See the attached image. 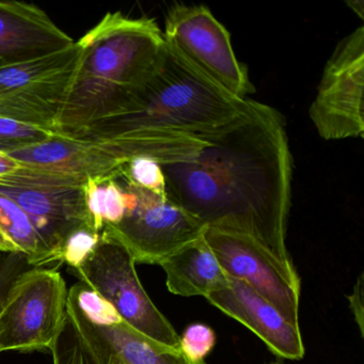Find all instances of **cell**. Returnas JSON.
<instances>
[{
	"label": "cell",
	"instance_id": "cell-1",
	"mask_svg": "<svg viewBox=\"0 0 364 364\" xmlns=\"http://www.w3.org/2000/svg\"><path fill=\"white\" fill-rule=\"evenodd\" d=\"M282 114L249 99L185 161L161 165L166 196L208 228L246 232L285 262L293 159Z\"/></svg>",
	"mask_w": 364,
	"mask_h": 364
},
{
	"label": "cell",
	"instance_id": "cell-2",
	"mask_svg": "<svg viewBox=\"0 0 364 364\" xmlns=\"http://www.w3.org/2000/svg\"><path fill=\"white\" fill-rule=\"evenodd\" d=\"M249 99L217 86L166 44L165 54L116 116L77 138H131L155 146L163 164L185 161L242 114Z\"/></svg>",
	"mask_w": 364,
	"mask_h": 364
},
{
	"label": "cell",
	"instance_id": "cell-3",
	"mask_svg": "<svg viewBox=\"0 0 364 364\" xmlns=\"http://www.w3.org/2000/svg\"><path fill=\"white\" fill-rule=\"evenodd\" d=\"M75 80L56 124V134L77 137L118 114L161 63L163 29L153 18L107 14L80 41Z\"/></svg>",
	"mask_w": 364,
	"mask_h": 364
},
{
	"label": "cell",
	"instance_id": "cell-4",
	"mask_svg": "<svg viewBox=\"0 0 364 364\" xmlns=\"http://www.w3.org/2000/svg\"><path fill=\"white\" fill-rule=\"evenodd\" d=\"M70 272L129 327L159 344L180 349V336L142 287L129 251L116 240L101 232L97 242L70 266Z\"/></svg>",
	"mask_w": 364,
	"mask_h": 364
},
{
	"label": "cell",
	"instance_id": "cell-5",
	"mask_svg": "<svg viewBox=\"0 0 364 364\" xmlns=\"http://www.w3.org/2000/svg\"><path fill=\"white\" fill-rule=\"evenodd\" d=\"M57 267H31L12 283L0 309V353L52 350L68 323L65 279Z\"/></svg>",
	"mask_w": 364,
	"mask_h": 364
},
{
	"label": "cell",
	"instance_id": "cell-6",
	"mask_svg": "<svg viewBox=\"0 0 364 364\" xmlns=\"http://www.w3.org/2000/svg\"><path fill=\"white\" fill-rule=\"evenodd\" d=\"M118 180L124 188L127 210L102 233L124 247L136 264L161 265L205 233L208 227L167 196L129 184L119 176Z\"/></svg>",
	"mask_w": 364,
	"mask_h": 364
},
{
	"label": "cell",
	"instance_id": "cell-7",
	"mask_svg": "<svg viewBox=\"0 0 364 364\" xmlns=\"http://www.w3.org/2000/svg\"><path fill=\"white\" fill-rule=\"evenodd\" d=\"M80 48L0 68V117L52 129L77 73Z\"/></svg>",
	"mask_w": 364,
	"mask_h": 364
},
{
	"label": "cell",
	"instance_id": "cell-8",
	"mask_svg": "<svg viewBox=\"0 0 364 364\" xmlns=\"http://www.w3.org/2000/svg\"><path fill=\"white\" fill-rule=\"evenodd\" d=\"M166 44L196 70L238 99H249L255 89L240 63L231 35L204 5H174L165 18Z\"/></svg>",
	"mask_w": 364,
	"mask_h": 364
},
{
	"label": "cell",
	"instance_id": "cell-9",
	"mask_svg": "<svg viewBox=\"0 0 364 364\" xmlns=\"http://www.w3.org/2000/svg\"><path fill=\"white\" fill-rule=\"evenodd\" d=\"M364 27L343 38L328 59L309 117L321 139L364 134Z\"/></svg>",
	"mask_w": 364,
	"mask_h": 364
},
{
	"label": "cell",
	"instance_id": "cell-10",
	"mask_svg": "<svg viewBox=\"0 0 364 364\" xmlns=\"http://www.w3.org/2000/svg\"><path fill=\"white\" fill-rule=\"evenodd\" d=\"M204 238L230 277L248 283L299 326L301 282L293 262L283 261L246 232L206 228Z\"/></svg>",
	"mask_w": 364,
	"mask_h": 364
},
{
	"label": "cell",
	"instance_id": "cell-11",
	"mask_svg": "<svg viewBox=\"0 0 364 364\" xmlns=\"http://www.w3.org/2000/svg\"><path fill=\"white\" fill-rule=\"evenodd\" d=\"M68 318L97 359L114 355L124 364H206L136 331L80 282L69 289Z\"/></svg>",
	"mask_w": 364,
	"mask_h": 364
},
{
	"label": "cell",
	"instance_id": "cell-12",
	"mask_svg": "<svg viewBox=\"0 0 364 364\" xmlns=\"http://www.w3.org/2000/svg\"><path fill=\"white\" fill-rule=\"evenodd\" d=\"M0 193L22 208L61 264L65 263V247L74 234L84 229L97 231L87 213L84 186L44 182L20 169L0 178Z\"/></svg>",
	"mask_w": 364,
	"mask_h": 364
},
{
	"label": "cell",
	"instance_id": "cell-13",
	"mask_svg": "<svg viewBox=\"0 0 364 364\" xmlns=\"http://www.w3.org/2000/svg\"><path fill=\"white\" fill-rule=\"evenodd\" d=\"M206 299L257 334L277 357L289 360L304 357L299 326L291 323L272 301L245 281L230 277L227 287L213 291Z\"/></svg>",
	"mask_w": 364,
	"mask_h": 364
},
{
	"label": "cell",
	"instance_id": "cell-14",
	"mask_svg": "<svg viewBox=\"0 0 364 364\" xmlns=\"http://www.w3.org/2000/svg\"><path fill=\"white\" fill-rule=\"evenodd\" d=\"M74 43L37 6L0 1V68L48 56Z\"/></svg>",
	"mask_w": 364,
	"mask_h": 364
},
{
	"label": "cell",
	"instance_id": "cell-15",
	"mask_svg": "<svg viewBox=\"0 0 364 364\" xmlns=\"http://www.w3.org/2000/svg\"><path fill=\"white\" fill-rule=\"evenodd\" d=\"M166 284L174 295L203 296L227 287L230 276L219 263L204 235L161 264Z\"/></svg>",
	"mask_w": 364,
	"mask_h": 364
},
{
	"label": "cell",
	"instance_id": "cell-16",
	"mask_svg": "<svg viewBox=\"0 0 364 364\" xmlns=\"http://www.w3.org/2000/svg\"><path fill=\"white\" fill-rule=\"evenodd\" d=\"M0 253L23 255L33 267L63 265L31 219L11 198L0 193Z\"/></svg>",
	"mask_w": 364,
	"mask_h": 364
},
{
	"label": "cell",
	"instance_id": "cell-17",
	"mask_svg": "<svg viewBox=\"0 0 364 364\" xmlns=\"http://www.w3.org/2000/svg\"><path fill=\"white\" fill-rule=\"evenodd\" d=\"M85 204L93 227L99 232L117 225L127 210V197L118 176H97L84 185Z\"/></svg>",
	"mask_w": 364,
	"mask_h": 364
},
{
	"label": "cell",
	"instance_id": "cell-18",
	"mask_svg": "<svg viewBox=\"0 0 364 364\" xmlns=\"http://www.w3.org/2000/svg\"><path fill=\"white\" fill-rule=\"evenodd\" d=\"M55 135L52 129L0 117V152L6 154L33 148Z\"/></svg>",
	"mask_w": 364,
	"mask_h": 364
},
{
	"label": "cell",
	"instance_id": "cell-19",
	"mask_svg": "<svg viewBox=\"0 0 364 364\" xmlns=\"http://www.w3.org/2000/svg\"><path fill=\"white\" fill-rule=\"evenodd\" d=\"M119 176L129 184L152 191L156 195L166 196L163 168L161 164L152 157H133L121 168Z\"/></svg>",
	"mask_w": 364,
	"mask_h": 364
},
{
	"label": "cell",
	"instance_id": "cell-20",
	"mask_svg": "<svg viewBox=\"0 0 364 364\" xmlns=\"http://www.w3.org/2000/svg\"><path fill=\"white\" fill-rule=\"evenodd\" d=\"M50 351L54 364H99L69 318Z\"/></svg>",
	"mask_w": 364,
	"mask_h": 364
},
{
	"label": "cell",
	"instance_id": "cell-21",
	"mask_svg": "<svg viewBox=\"0 0 364 364\" xmlns=\"http://www.w3.org/2000/svg\"><path fill=\"white\" fill-rule=\"evenodd\" d=\"M216 334L202 323L189 325L180 336V349L191 361H204L216 344Z\"/></svg>",
	"mask_w": 364,
	"mask_h": 364
},
{
	"label": "cell",
	"instance_id": "cell-22",
	"mask_svg": "<svg viewBox=\"0 0 364 364\" xmlns=\"http://www.w3.org/2000/svg\"><path fill=\"white\" fill-rule=\"evenodd\" d=\"M349 308L355 317L360 333L363 336L364 310H363V276H360L353 287V293L348 296Z\"/></svg>",
	"mask_w": 364,
	"mask_h": 364
},
{
	"label": "cell",
	"instance_id": "cell-23",
	"mask_svg": "<svg viewBox=\"0 0 364 364\" xmlns=\"http://www.w3.org/2000/svg\"><path fill=\"white\" fill-rule=\"evenodd\" d=\"M22 168L23 165L21 161H16L6 153L0 152V178L12 176Z\"/></svg>",
	"mask_w": 364,
	"mask_h": 364
},
{
	"label": "cell",
	"instance_id": "cell-24",
	"mask_svg": "<svg viewBox=\"0 0 364 364\" xmlns=\"http://www.w3.org/2000/svg\"><path fill=\"white\" fill-rule=\"evenodd\" d=\"M12 282H14V279H12L11 274L5 268L0 266V309L3 306L4 301L7 297Z\"/></svg>",
	"mask_w": 364,
	"mask_h": 364
},
{
	"label": "cell",
	"instance_id": "cell-25",
	"mask_svg": "<svg viewBox=\"0 0 364 364\" xmlns=\"http://www.w3.org/2000/svg\"><path fill=\"white\" fill-rule=\"evenodd\" d=\"M346 5L347 7H349V9L353 10V11L355 12V14H357L361 20H363V1H361V0H353V1H347Z\"/></svg>",
	"mask_w": 364,
	"mask_h": 364
},
{
	"label": "cell",
	"instance_id": "cell-26",
	"mask_svg": "<svg viewBox=\"0 0 364 364\" xmlns=\"http://www.w3.org/2000/svg\"><path fill=\"white\" fill-rule=\"evenodd\" d=\"M97 361L99 364H124L120 359L114 357V355H105V357L97 358Z\"/></svg>",
	"mask_w": 364,
	"mask_h": 364
},
{
	"label": "cell",
	"instance_id": "cell-27",
	"mask_svg": "<svg viewBox=\"0 0 364 364\" xmlns=\"http://www.w3.org/2000/svg\"><path fill=\"white\" fill-rule=\"evenodd\" d=\"M267 364H283V363H279V362H274V363H267Z\"/></svg>",
	"mask_w": 364,
	"mask_h": 364
}]
</instances>
